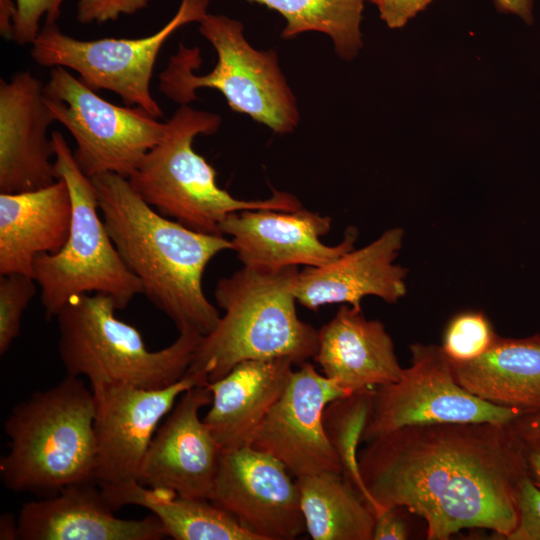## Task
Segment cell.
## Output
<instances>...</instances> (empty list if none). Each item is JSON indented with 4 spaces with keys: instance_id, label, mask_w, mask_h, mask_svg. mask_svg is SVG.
I'll return each mask as SVG.
<instances>
[{
    "instance_id": "6da1fadb",
    "label": "cell",
    "mask_w": 540,
    "mask_h": 540,
    "mask_svg": "<svg viewBox=\"0 0 540 540\" xmlns=\"http://www.w3.org/2000/svg\"><path fill=\"white\" fill-rule=\"evenodd\" d=\"M359 453L365 488L381 508L401 506L426 522V538L467 528L506 537L518 520L516 490L528 474L514 424L406 426Z\"/></svg>"
},
{
    "instance_id": "7a4b0ae2",
    "label": "cell",
    "mask_w": 540,
    "mask_h": 540,
    "mask_svg": "<svg viewBox=\"0 0 540 540\" xmlns=\"http://www.w3.org/2000/svg\"><path fill=\"white\" fill-rule=\"evenodd\" d=\"M91 180L108 233L146 298L179 332L209 334L221 316L205 296L202 278L216 255L232 250L230 239L161 215L124 176L107 172Z\"/></svg>"
},
{
    "instance_id": "3957f363",
    "label": "cell",
    "mask_w": 540,
    "mask_h": 540,
    "mask_svg": "<svg viewBox=\"0 0 540 540\" xmlns=\"http://www.w3.org/2000/svg\"><path fill=\"white\" fill-rule=\"evenodd\" d=\"M298 274V267L264 271L243 266L219 279L215 298L224 314L201 338L187 372L204 373L213 382L247 360L282 358L300 366L313 359L319 330L298 317Z\"/></svg>"
},
{
    "instance_id": "277c9868",
    "label": "cell",
    "mask_w": 540,
    "mask_h": 540,
    "mask_svg": "<svg viewBox=\"0 0 540 540\" xmlns=\"http://www.w3.org/2000/svg\"><path fill=\"white\" fill-rule=\"evenodd\" d=\"M94 416L91 387L68 375L15 405L4 422L9 444L0 458L6 488L43 498L95 482Z\"/></svg>"
},
{
    "instance_id": "5b68a950",
    "label": "cell",
    "mask_w": 540,
    "mask_h": 540,
    "mask_svg": "<svg viewBox=\"0 0 540 540\" xmlns=\"http://www.w3.org/2000/svg\"><path fill=\"white\" fill-rule=\"evenodd\" d=\"M220 125V115L181 105L166 122L162 139L128 178L131 186L161 215L212 235H224L221 225L234 212L303 208L294 195L284 191L273 190L264 200H242L220 188L215 169L193 148L196 136L212 135Z\"/></svg>"
},
{
    "instance_id": "8992f818",
    "label": "cell",
    "mask_w": 540,
    "mask_h": 540,
    "mask_svg": "<svg viewBox=\"0 0 540 540\" xmlns=\"http://www.w3.org/2000/svg\"><path fill=\"white\" fill-rule=\"evenodd\" d=\"M114 301L103 294L71 299L56 315L58 352L66 375L84 376L90 386L124 384L160 389L187 372L203 336L179 332L169 346L151 351L141 333L115 316Z\"/></svg>"
},
{
    "instance_id": "52a82bcc",
    "label": "cell",
    "mask_w": 540,
    "mask_h": 540,
    "mask_svg": "<svg viewBox=\"0 0 540 540\" xmlns=\"http://www.w3.org/2000/svg\"><path fill=\"white\" fill-rule=\"evenodd\" d=\"M243 29L236 19L207 13L199 22V32L217 53L215 67L205 75L193 74L201 63L199 48L180 43L159 75V89L174 102L188 105L197 99V89L212 88L222 93L231 110L250 116L274 133H291L300 115L277 52L253 48Z\"/></svg>"
},
{
    "instance_id": "ba28073f",
    "label": "cell",
    "mask_w": 540,
    "mask_h": 540,
    "mask_svg": "<svg viewBox=\"0 0 540 540\" xmlns=\"http://www.w3.org/2000/svg\"><path fill=\"white\" fill-rule=\"evenodd\" d=\"M54 171L66 182L72 201L68 239L55 254H41L33 264V278L40 287V300L47 319L74 297L103 294L118 310L143 294L137 277L129 270L100 218L97 192L90 177L76 163L64 136L51 135Z\"/></svg>"
},
{
    "instance_id": "9c48e42d",
    "label": "cell",
    "mask_w": 540,
    "mask_h": 540,
    "mask_svg": "<svg viewBox=\"0 0 540 540\" xmlns=\"http://www.w3.org/2000/svg\"><path fill=\"white\" fill-rule=\"evenodd\" d=\"M43 95L55 121L71 133L74 159L90 178L107 172L129 178L165 134L166 122L140 107L106 101L64 67L51 68Z\"/></svg>"
},
{
    "instance_id": "30bf717a",
    "label": "cell",
    "mask_w": 540,
    "mask_h": 540,
    "mask_svg": "<svg viewBox=\"0 0 540 540\" xmlns=\"http://www.w3.org/2000/svg\"><path fill=\"white\" fill-rule=\"evenodd\" d=\"M210 0H181L175 15L157 32L141 38L79 40L64 34L56 23H45L32 43L30 55L45 67H64L94 91L106 89L160 118L162 109L153 98L150 83L159 52L180 27L200 22Z\"/></svg>"
},
{
    "instance_id": "8fae6325",
    "label": "cell",
    "mask_w": 540,
    "mask_h": 540,
    "mask_svg": "<svg viewBox=\"0 0 540 540\" xmlns=\"http://www.w3.org/2000/svg\"><path fill=\"white\" fill-rule=\"evenodd\" d=\"M411 365L397 382L377 386L364 442L406 426L443 423H514L524 414L471 394L455 379L441 346L414 343Z\"/></svg>"
},
{
    "instance_id": "7c38bea8",
    "label": "cell",
    "mask_w": 540,
    "mask_h": 540,
    "mask_svg": "<svg viewBox=\"0 0 540 540\" xmlns=\"http://www.w3.org/2000/svg\"><path fill=\"white\" fill-rule=\"evenodd\" d=\"M208 383L206 374L186 372L179 381L160 389L124 384L90 386L95 401V482L103 486L138 481L160 422L185 391Z\"/></svg>"
},
{
    "instance_id": "4fadbf2b",
    "label": "cell",
    "mask_w": 540,
    "mask_h": 540,
    "mask_svg": "<svg viewBox=\"0 0 540 540\" xmlns=\"http://www.w3.org/2000/svg\"><path fill=\"white\" fill-rule=\"evenodd\" d=\"M291 475L280 460L250 445L222 451L210 501L260 540H293L306 528Z\"/></svg>"
},
{
    "instance_id": "5bb4252c",
    "label": "cell",
    "mask_w": 540,
    "mask_h": 540,
    "mask_svg": "<svg viewBox=\"0 0 540 540\" xmlns=\"http://www.w3.org/2000/svg\"><path fill=\"white\" fill-rule=\"evenodd\" d=\"M266 415L250 446L280 460L295 478L326 471L341 472L323 426L326 406L349 392L305 362Z\"/></svg>"
},
{
    "instance_id": "9a60e30c",
    "label": "cell",
    "mask_w": 540,
    "mask_h": 540,
    "mask_svg": "<svg viewBox=\"0 0 540 540\" xmlns=\"http://www.w3.org/2000/svg\"><path fill=\"white\" fill-rule=\"evenodd\" d=\"M207 384L185 391L154 434L138 482L185 498L210 500L222 450L200 417L211 404Z\"/></svg>"
},
{
    "instance_id": "2e32d148",
    "label": "cell",
    "mask_w": 540,
    "mask_h": 540,
    "mask_svg": "<svg viewBox=\"0 0 540 540\" xmlns=\"http://www.w3.org/2000/svg\"><path fill=\"white\" fill-rule=\"evenodd\" d=\"M331 228V218L301 208L297 211L250 209L229 214L221 231L230 237L243 266L277 271L289 267H318L354 249L358 231L350 227L344 239L330 246L320 238Z\"/></svg>"
},
{
    "instance_id": "e0dca14e",
    "label": "cell",
    "mask_w": 540,
    "mask_h": 540,
    "mask_svg": "<svg viewBox=\"0 0 540 540\" xmlns=\"http://www.w3.org/2000/svg\"><path fill=\"white\" fill-rule=\"evenodd\" d=\"M43 89L30 71L0 80V193L37 190L57 180L47 134L55 119Z\"/></svg>"
},
{
    "instance_id": "ac0fdd59",
    "label": "cell",
    "mask_w": 540,
    "mask_h": 540,
    "mask_svg": "<svg viewBox=\"0 0 540 540\" xmlns=\"http://www.w3.org/2000/svg\"><path fill=\"white\" fill-rule=\"evenodd\" d=\"M404 230L394 227L359 249L336 260L299 271L294 287L297 303L317 311L328 304L361 308L366 296L395 303L406 294L407 269L394 263Z\"/></svg>"
},
{
    "instance_id": "d6986e66",
    "label": "cell",
    "mask_w": 540,
    "mask_h": 540,
    "mask_svg": "<svg viewBox=\"0 0 540 540\" xmlns=\"http://www.w3.org/2000/svg\"><path fill=\"white\" fill-rule=\"evenodd\" d=\"M96 482L70 485L59 493L26 502L17 517L20 540H161L159 519L114 515Z\"/></svg>"
},
{
    "instance_id": "ffe728a7",
    "label": "cell",
    "mask_w": 540,
    "mask_h": 540,
    "mask_svg": "<svg viewBox=\"0 0 540 540\" xmlns=\"http://www.w3.org/2000/svg\"><path fill=\"white\" fill-rule=\"evenodd\" d=\"M313 360L349 392L397 382L404 371L384 324L347 304L319 329Z\"/></svg>"
},
{
    "instance_id": "44dd1931",
    "label": "cell",
    "mask_w": 540,
    "mask_h": 540,
    "mask_svg": "<svg viewBox=\"0 0 540 540\" xmlns=\"http://www.w3.org/2000/svg\"><path fill=\"white\" fill-rule=\"evenodd\" d=\"M71 220V195L62 179L37 190L0 193V275L33 277L35 258L62 249Z\"/></svg>"
},
{
    "instance_id": "7402d4cb",
    "label": "cell",
    "mask_w": 540,
    "mask_h": 540,
    "mask_svg": "<svg viewBox=\"0 0 540 540\" xmlns=\"http://www.w3.org/2000/svg\"><path fill=\"white\" fill-rule=\"evenodd\" d=\"M293 365L292 361L282 358L247 360L207 384L212 401L203 421L222 451L250 444L283 393Z\"/></svg>"
},
{
    "instance_id": "603a6c76",
    "label": "cell",
    "mask_w": 540,
    "mask_h": 540,
    "mask_svg": "<svg viewBox=\"0 0 540 540\" xmlns=\"http://www.w3.org/2000/svg\"><path fill=\"white\" fill-rule=\"evenodd\" d=\"M451 365L456 381L471 394L524 415L540 413V334L498 336L483 355Z\"/></svg>"
},
{
    "instance_id": "cb8c5ba5",
    "label": "cell",
    "mask_w": 540,
    "mask_h": 540,
    "mask_svg": "<svg viewBox=\"0 0 540 540\" xmlns=\"http://www.w3.org/2000/svg\"><path fill=\"white\" fill-rule=\"evenodd\" d=\"M109 506H140L161 522L175 540H260L231 514L207 499L185 498L138 481L100 486Z\"/></svg>"
},
{
    "instance_id": "d4e9b609",
    "label": "cell",
    "mask_w": 540,
    "mask_h": 540,
    "mask_svg": "<svg viewBox=\"0 0 540 540\" xmlns=\"http://www.w3.org/2000/svg\"><path fill=\"white\" fill-rule=\"evenodd\" d=\"M305 528L314 540H372L375 513L341 472L295 479Z\"/></svg>"
},
{
    "instance_id": "484cf974",
    "label": "cell",
    "mask_w": 540,
    "mask_h": 540,
    "mask_svg": "<svg viewBox=\"0 0 540 540\" xmlns=\"http://www.w3.org/2000/svg\"><path fill=\"white\" fill-rule=\"evenodd\" d=\"M281 14L286 25L281 33L288 39L317 31L328 35L337 55L354 59L363 46L360 24L364 0H245Z\"/></svg>"
},
{
    "instance_id": "4316f807",
    "label": "cell",
    "mask_w": 540,
    "mask_h": 540,
    "mask_svg": "<svg viewBox=\"0 0 540 540\" xmlns=\"http://www.w3.org/2000/svg\"><path fill=\"white\" fill-rule=\"evenodd\" d=\"M374 391L375 388H365L330 402L323 413V426L339 460L342 475L359 491L376 515L382 509L364 486L358 453L371 414Z\"/></svg>"
},
{
    "instance_id": "83f0119b",
    "label": "cell",
    "mask_w": 540,
    "mask_h": 540,
    "mask_svg": "<svg viewBox=\"0 0 540 540\" xmlns=\"http://www.w3.org/2000/svg\"><path fill=\"white\" fill-rule=\"evenodd\" d=\"M497 338L484 312L465 310L448 321L441 348L451 362H468L488 351Z\"/></svg>"
},
{
    "instance_id": "f1b7e54d",
    "label": "cell",
    "mask_w": 540,
    "mask_h": 540,
    "mask_svg": "<svg viewBox=\"0 0 540 540\" xmlns=\"http://www.w3.org/2000/svg\"><path fill=\"white\" fill-rule=\"evenodd\" d=\"M33 277L11 273L0 275V354L4 355L21 330L24 311L36 293Z\"/></svg>"
},
{
    "instance_id": "f546056e",
    "label": "cell",
    "mask_w": 540,
    "mask_h": 540,
    "mask_svg": "<svg viewBox=\"0 0 540 540\" xmlns=\"http://www.w3.org/2000/svg\"><path fill=\"white\" fill-rule=\"evenodd\" d=\"M65 0H15L16 15L13 23L12 38L17 45L31 44L37 38L41 28L40 21L56 23Z\"/></svg>"
},
{
    "instance_id": "4dcf8cb0",
    "label": "cell",
    "mask_w": 540,
    "mask_h": 540,
    "mask_svg": "<svg viewBox=\"0 0 540 540\" xmlns=\"http://www.w3.org/2000/svg\"><path fill=\"white\" fill-rule=\"evenodd\" d=\"M516 508L517 525L506 539L540 540V486L529 473L518 483Z\"/></svg>"
},
{
    "instance_id": "1f68e13d",
    "label": "cell",
    "mask_w": 540,
    "mask_h": 540,
    "mask_svg": "<svg viewBox=\"0 0 540 540\" xmlns=\"http://www.w3.org/2000/svg\"><path fill=\"white\" fill-rule=\"evenodd\" d=\"M148 3L149 0H78L76 18L83 24H101L134 14Z\"/></svg>"
},
{
    "instance_id": "d6a6232c",
    "label": "cell",
    "mask_w": 540,
    "mask_h": 540,
    "mask_svg": "<svg viewBox=\"0 0 540 540\" xmlns=\"http://www.w3.org/2000/svg\"><path fill=\"white\" fill-rule=\"evenodd\" d=\"M378 11L381 20L391 29L402 28L432 0H369Z\"/></svg>"
},
{
    "instance_id": "836d02e7",
    "label": "cell",
    "mask_w": 540,
    "mask_h": 540,
    "mask_svg": "<svg viewBox=\"0 0 540 540\" xmlns=\"http://www.w3.org/2000/svg\"><path fill=\"white\" fill-rule=\"evenodd\" d=\"M403 507H385L375 515L372 540H405L409 526L401 513Z\"/></svg>"
},
{
    "instance_id": "e575fe53",
    "label": "cell",
    "mask_w": 540,
    "mask_h": 540,
    "mask_svg": "<svg viewBox=\"0 0 540 540\" xmlns=\"http://www.w3.org/2000/svg\"><path fill=\"white\" fill-rule=\"evenodd\" d=\"M534 0H494L498 11L520 17L527 24L533 22L532 8Z\"/></svg>"
},
{
    "instance_id": "d590c367",
    "label": "cell",
    "mask_w": 540,
    "mask_h": 540,
    "mask_svg": "<svg viewBox=\"0 0 540 540\" xmlns=\"http://www.w3.org/2000/svg\"><path fill=\"white\" fill-rule=\"evenodd\" d=\"M528 473L540 486V437L524 440Z\"/></svg>"
},
{
    "instance_id": "8d00e7d4",
    "label": "cell",
    "mask_w": 540,
    "mask_h": 540,
    "mask_svg": "<svg viewBox=\"0 0 540 540\" xmlns=\"http://www.w3.org/2000/svg\"><path fill=\"white\" fill-rule=\"evenodd\" d=\"M513 424L523 440L540 437V413L521 416Z\"/></svg>"
},
{
    "instance_id": "74e56055",
    "label": "cell",
    "mask_w": 540,
    "mask_h": 540,
    "mask_svg": "<svg viewBox=\"0 0 540 540\" xmlns=\"http://www.w3.org/2000/svg\"><path fill=\"white\" fill-rule=\"evenodd\" d=\"M0 539L15 540L17 539V519L10 513H5L0 520Z\"/></svg>"
}]
</instances>
